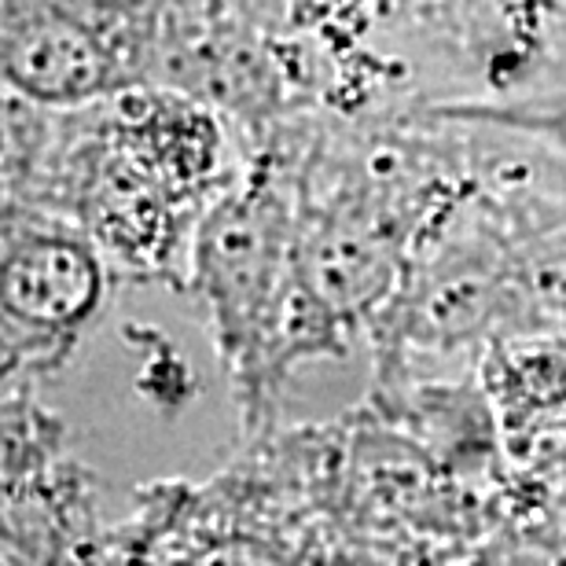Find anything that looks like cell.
<instances>
[{
  "label": "cell",
  "mask_w": 566,
  "mask_h": 566,
  "mask_svg": "<svg viewBox=\"0 0 566 566\" xmlns=\"http://www.w3.org/2000/svg\"><path fill=\"white\" fill-rule=\"evenodd\" d=\"M240 169L218 111L144 82L52 111L38 166L8 202L77 221L115 280L185 283L191 232Z\"/></svg>",
  "instance_id": "1"
},
{
  "label": "cell",
  "mask_w": 566,
  "mask_h": 566,
  "mask_svg": "<svg viewBox=\"0 0 566 566\" xmlns=\"http://www.w3.org/2000/svg\"><path fill=\"white\" fill-rule=\"evenodd\" d=\"M235 180L202 210L188 247V280L210 310L213 343L258 434L280 390L276 343L291 291L294 185L283 144L243 155Z\"/></svg>",
  "instance_id": "2"
},
{
  "label": "cell",
  "mask_w": 566,
  "mask_h": 566,
  "mask_svg": "<svg viewBox=\"0 0 566 566\" xmlns=\"http://www.w3.org/2000/svg\"><path fill=\"white\" fill-rule=\"evenodd\" d=\"M163 0H0V85L82 107L151 77Z\"/></svg>",
  "instance_id": "3"
},
{
  "label": "cell",
  "mask_w": 566,
  "mask_h": 566,
  "mask_svg": "<svg viewBox=\"0 0 566 566\" xmlns=\"http://www.w3.org/2000/svg\"><path fill=\"white\" fill-rule=\"evenodd\" d=\"M111 269L82 224L30 202H0V343L52 376L111 298Z\"/></svg>",
  "instance_id": "4"
},
{
  "label": "cell",
  "mask_w": 566,
  "mask_h": 566,
  "mask_svg": "<svg viewBox=\"0 0 566 566\" xmlns=\"http://www.w3.org/2000/svg\"><path fill=\"white\" fill-rule=\"evenodd\" d=\"M63 460V423L41 409L38 382L8 387L0 394V496L38 485Z\"/></svg>",
  "instance_id": "5"
},
{
  "label": "cell",
  "mask_w": 566,
  "mask_h": 566,
  "mask_svg": "<svg viewBox=\"0 0 566 566\" xmlns=\"http://www.w3.org/2000/svg\"><path fill=\"white\" fill-rule=\"evenodd\" d=\"M27 379L38 382L41 376L27 365V360L15 357L4 343H0V394H4L8 387H15V382H27Z\"/></svg>",
  "instance_id": "6"
}]
</instances>
